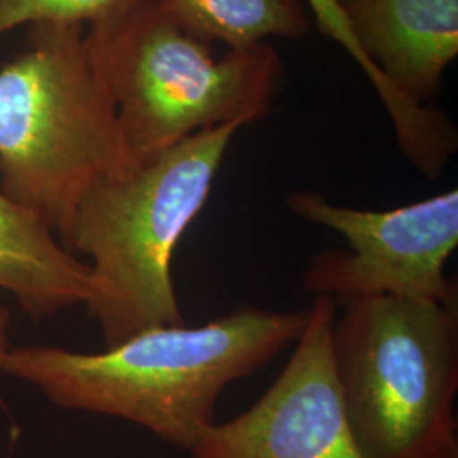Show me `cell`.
Segmentation results:
<instances>
[{
  "instance_id": "cell-1",
  "label": "cell",
  "mask_w": 458,
  "mask_h": 458,
  "mask_svg": "<svg viewBox=\"0 0 458 458\" xmlns=\"http://www.w3.org/2000/svg\"><path fill=\"white\" fill-rule=\"evenodd\" d=\"M308 318L310 310L245 306L202 327H151L100 353L9 348L0 370L64 410L121 418L191 452L229 384L295 344Z\"/></svg>"
},
{
  "instance_id": "cell-2",
  "label": "cell",
  "mask_w": 458,
  "mask_h": 458,
  "mask_svg": "<svg viewBox=\"0 0 458 458\" xmlns=\"http://www.w3.org/2000/svg\"><path fill=\"white\" fill-rule=\"evenodd\" d=\"M242 128L197 132L83 196L66 250L90 259L85 306L107 348L151 327L185 325L172 280L174 251L206 206Z\"/></svg>"
},
{
  "instance_id": "cell-3",
  "label": "cell",
  "mask_w": 458,
  "mask_h": 458,
  "mask_svg": "<svg viewBox=\"0 0 458 458\" xmlns=\"http://www.w3.org/2000/svg\"><path fill=\"white\" fill-rule=\"evenodd\" d=\"M134 160L87 47V28H28V47L0 70V189L68 245L77 208Z\"/></svg>"
},
{
  "instance_id": "cell-4",
  "label": "cell",
  "mask_w": 458,
  "mask_h": 458,
  "mask_svg": "<svg viewBox=\"0 0 458 458\" xmlns=\"http://www.w3.org/2000/svg\"><path fill=\"white\" fill-rule=\"evenodd\" d=\"M87 47L136 165L197 132L260 121L284 79L270 43L219 51L155 0L87 30Z\"/></svg>"
},
{
  "instance_id": "cell-5",
  "label": "cell",
  "mask_w": 458,
  "mask_h": 458,
  "mask_svg": "<svg viewBox=\"0 0 458 458\" xmlns=\"http://www.w3.org/2000/svg\"><path fill=\"white\" fill-rule=\"evenodd\" d=\"M344 308L333 363L363 457H458V302L378 295Z\"/></svg>"
},
{
  "instance_id": "cell-6",
  "label": "cell",
  "mask_w": 458,
  "mask_h": 458,
  "mask_svg": "<svg viewBox=\"0 0 458 458\" xmlns=\"http://www.w3.org/2000/svg\"><path fill=\"white\" fill-rule=\"evenodd\" d=\"M285 206L348 243L312 257L301 278L306 293L338 306L378 295L457 304L455 282L445 276L458 245L457 189L389 211L340 206L312 191L289 192Z\"/></svg>"
},
{
  "instance_id": "cell-7",
  "label": "cell",
  "mask_w": 458,
  "mask_h": 458,
  "mask_svg": "<svg viewBox=\"0 0 458 458\" xmlns=\"http://www.w3.org/2000/svg\"><path fill=\"white\" fill-rule=\"evenodd\" d=\"M399 149L423 177L440 179L458 147L454 123L429 107L458 56V0H342Z\"/></svg>"
},
{
  "instance_id": "cell-8",
  "label": "cell",
  "mask_w": 458,
  "mask_h": 458,
  "mask_svg": "<svg viewBox=\"0 0 458 458\" xmlns=\"http://www.w3.org/2000/svg\"><path fill=\"white\" fill-rule=\"evenodd\" d=\"M336 310L333 297L316 295L277 380L250 410L204 429L191 458H365L335 376Z\"/></svg>"
},
{
  "instance_id": "cell-9",
  "label": "cell",
  "mask_w": 458,
  "mask_h": 458,
  "mask_svg": "<svg viewBox=\"0 0 458 458\" xmlns=\"http://www.w3.org/2000/svg\"><path fill=\"white\" fill-rule=\"evenodd\" d=\"M0 289L33 319L87 304L90 267L56 240L48 223L0 189Z\"/></svg>"
},
{
  "instance_id": "cell-10",
  "label": "cell",
  "mask_w": 458,
  "mask_h": 458,
  "mask_svg": "<svg viewBox=\"0 0 458 458\" xmlns=\"http://www.w3.org/2000/svg\"><path fill=\"white\" fill-rule=\"evenodd\" d=\"M199 38L226 49L255 48L270 39L299 41L311 31L304 0H155Z\"/></svg>"
},
{
  "instance_id": "cell-11",
  "label": "cell",
  "mask_w": 458,
  "mask_h": 458,
  "mask_svg": "<svg viewBox=\"0 0 458 458\" xmlns=\"http://www.w3.org/2000/svg\"><path fill=\"white\" fill-rule=\"evenodd\" d=\"M148 0H0V38L22 26L79 24L87 30L113 22Z\"/></svg>"
},
{
  "instance_id": "cell-12",
  "label": "cell",
  "mask_w": 458,
  "mask_h": 458,
  "mask_svg": "<svg viewBox=\"0 0 458 458\" xmlns=\"http://www.w3.org/2000/svg\"><path fill=\"white\" fill-rule=\"evenodd\" d=\"M310 14L316 19V28L327 39L335 41L340 48H344L350 58L360 66L363 75L372 82V70L361 56L360 49L355 43V38L350 31V26L344 17L342 0H304Z\"/></svg>"
},
{
  "instance_id": "cell-13",
  "label": "cell",
  "mask_w": 458,
  "mask_h": 458,
  "mask_svg": "<svg viewBox=\"0 0 458 458\" xmlns=\"http://www.w3.org/2000/svg\"><path fill=\"white\" fill-rule=\"evenodd\" d=\"M9 321H11V314L5 308L0 306V357L11 348L9 346V336H7Z\"/></svg>"
},
{
  "instance_id": "cell-14",
  "label": "cell",
  "mask_w": 458,
  "mask_h": 458,
  "mask_svg": "<svg viewBox=\"0 0 458 458\" xmlns=\"http://www.w3.org/2000/svg\"><path fill=\"white\" fill-rule=\"evenodd\" d=\"M455 458H458V457H455Z\"/></svg>"
}]
</instances>
